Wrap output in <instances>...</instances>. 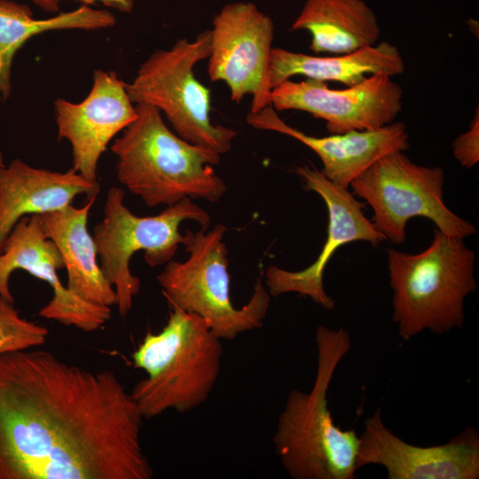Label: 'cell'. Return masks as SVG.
<instances>
[{"label": "cell", "instance_id": "25", "mask_svg": "<svg viewBox=\"0 0 479 479\" xmlns=\"http://www.w3.org/2000/svg\"><path fill=\"white\" fill-rule=\"evenodd\" d=\"M61 0H32V2L44 12H53L59 9Z\"/></svg>", "mask_w": 479, "mask_h": 479}, {"label": "cell", "instance_id": "10", "mask_svg": "<svg viewBox=\"0 0 479 479\" xmlns=\"http://www.w3.org/2000/svg\"><path fill=\"white\" fill-rule=\"evenodd\" d=\"M208 73L222 81L232 100L252 95L250 112L271 105L270 66L274 23L251 2L225 4L213 20Z\"/></svg>", "mask_w": 479, "mask_h": 479}, {"label": "cell", "instance_id": "19", "mask_svg": "<svg viewBox=\"0 0 479 479\" xmlns=\"http://www.w3.org/2000/svg\"><path fill=\"white\" fill-rule=\"evenodd\" d=\"M404 59L395 45L381 42L356 51L321 57L272 48L270 85L273 87L294 75L323 82L334 81L346 86L357 84L365 75H400L404 71Z\"/></svg>", "mask_w": 479, "mask_h": 479}, {"label": "cell", "instance_id": "12", "mask_svg": "<svg viewBox=\"0 0 479 479\" xmlns=\"http://www.w3.org/2000/svg\"><path fill=\"white\" fill-rule=\"evenodd\" d=\"M295 172L305 188L317 192L326 203L327 237L318 258L308 267L294 271L269 266L264 274V286L271 296L296 293L332 310L335 302L326 292L323 277L336 250L354 241H366L376 247L386 239L365 216L364 203L348 189L336 185L321 170L308 165L296 167Z\"/></svg>", "mask_w": 479, "mask_h": 479}, {"label": "cell", "instance_id": "9", "mask_svg": "<svg viewBox=\"0 0 479 479\" xmlns=\"http://www.w3.org/2000/svg\"><path fill=\"white\" fill-rule=\"evenodd\" d=\"M444 174L440 167L412 162L404 151L387 153L350 184L352 193L373 209L374 227L394 244L406 240L407 222L421 216L448 235L465 239L476 233L473 224L444 201Z\"/></svg>", "mask_w": 479, "mask_h": 479}, {"label": "cell", "instance_id": "22", "mask_svg": "<svg viewBox=\"0 0 479 479\" xmlns=\"http://www.w3.org/2000/svg\"><path fill=\"white\" fill-rule=\"evenodd\" d=\"M48 334L44 326L22 318L14 303L0 295V353L38 348Z\"/></svg>", "mask_w": 479, "mask_h": 479}, {"label": "cell", "instance_id": "26", "mask_svg": "<svg viewBox=\"0 0 479 479\" xmlns=\"http://www.w3.org/2000/svg\"><path fill=\"white\" fill-rule=\"evenodd\" d=\"M4 165L5 164H4V154L0 150V167L4 166Z\"/></svg>", "mask_w": 479, "mask_h": 479}, {"label": "cell", "instance_id": "8", "mask_svg": "<svg viewBox=\"0 0 479 479\" xmlns=\"http://www.w3.org/2000/svg\"><path fill=\"white\" fill-rule=\"evenodd\" d=\"M210 30L193 41L177 40L169 50H159L143 62L126 90L131 101L148 104L163 113L183 139L228 153L238 132L210 120V90L194 75V66L210 54Z\"/></svg>", "mask_w": 479, "mask_h": 479}, {"label": "cell", "instance_id": "14", "mask_svg": "<svg viewBox=\"0 0 479 479\" xmlns=\"http://www.w3.org/2000/svg\"><path fill=\"white\" fill-rule=\"evenodd\" d=\"M357 464L383 466L388 479H477L479 434L467 426L446 444L416 446L387 428L377 409L364 421Z\"/></svg>", "mask_w": 479, "mask_h": 479}, {"label": "cell", "instance_id": "6", "mask_svg": "<svg viewBox=\"0 0 479 479\" xmlns=\"http://www.w3.org/2000/svg\"><path fill=\"white\" fill-rule=\"evenodd\" d=\"M226 228L186 230L185 261H169L157 276L171 309H179L204 319L222 341L261 328L268 313L271 295L261 279L254 285L248 302L235 308L230 295Z\"/></svg>", "mask_w": 479, "mask_h": 479}, {"label": "cell", "instance_id": "1", "mask_svg": "<svg viewBox=\"0 0 479 479\" xmlns=\"http://www.w3.org/2000/svg\"><path fill=\"white\" fill-rule=\"evenodd\" d=\"M144 419L110 370L0 353V479H151Z\"/></svg>", "mask_w": 479, "mask_h": 479}, {"label": "cell", "instance_id": "23", "mask_svg": "<svg viewBox=\"0 0 479 479\" xmlns=\"http://www.w3.org/2000/svg\"><path fill=\"white\" fill-rule=\"evenodd\" d=\"M456 160L466 169H471L479 161V112L470 123L468 130L460 134L452 143Z\"/></svg>", "mask_w": 479, "mask_h": 479}, {"label": "cell", "instance_id": "3", "mask_svg": "<svg viewBox=\"0 0 479 479\" xmlns=\"http://www.w3.org/2000/svg\"><path fill=\"white\" fill-rule=\"evenodd\" d=\"M135 106L136 119L111 145L119 182L150 208L185 198L219 201L227 191L213 168L221 154L172 132L154 106Z\"/></svg>", "mask_w": 479, "mask_h": 479}, {"label": "cell", "instance_id": "13", "mask_svg": "<svg viewBox=\"0 0 479 479\" xmlns=\"http://www.w3.org/2000/svg\"><path fill=\"white\" fill-rule=\"evenodd\" d=\"M62 269L61 255L45 235L41 216H26L12 228L0 253V295L14 303L10 279L13 271L23 270L52 289L51 300L39 310L41 317L83 332L101 328L111 318V308L84 301L69 291L57 273Z\"/></svg>", "mask_w": 479, "mask_h": 479}, {"label": "cell", "instance_id": "24", "mask_svg": "<svg viewBox=\"0 0 479 479\" xmlns=\"http://www.w3.org/2000/svg\"><path fill=\"white\" fill-rule=\"evenodd\" d=\"M83 4H95L101 3L104 5L111 8L118 9L122 12H130L133 7V0H76Z\"/></svg>", "mask_w": 479, "mask_h": 479}, {"label": "cell", "instance_id": "18", "mask_svg": "<svg viewBox=\"0 0 479 479\" xmlns=\"http://www.w3.org/2000/svg\"><path fill=\"white\" fill-rule=\"evenodd\" d=\"M96 198L97 195L88 197L80 208L71 204L40 216L45 235L61 255L68 290L84 301L111 308L115 306V291L101 271L96 244L87 229L88 216Z\"/></svg>", "mask_w": 479, "mask_h": 479}, {"label": "cell", "instance_id": "5", "mask_svg": "<svg viewBox=\"0 0 479 479\" xmlns=\"http://www.w3.org/2000/svg\"><path fill=\"white\" fill-rule=\"evenodd\" d=\"M475 259L464 239L437 228L420 253L388 249L392 321L403 340L425 330L443 334L463 327L465 299L476 289Z\"/></svg>", "mask_w": 479, "mask_h": 479}, {"label": "cell", "instance_id": "4", "mask_svg": "<svg viewBox=\"0 0 479 479\" xmlns=\"http://www.w3.org/2000/svg\"><path fill=\"white\" fill-rule=\"evenodd\" d=\"M222 340L200 317L171 309L163 328L148 332L132 354L146 377L130 390L145 419L189 412L209 397L221 372Z\"/></svg>", "mask_w": 479, "mask_h": 479}, {"label": "cell", "instance_id": "21", "mask_svg": "<svg viewBox=\"0 0 479 479\" xmlns=\"http://www.w3.org/2000/svg\"><path fill=\"white\" fill-rule=\"evenodd\" d=\"M115 22L111 12L88 4L50 19L36 20L27 5L0 0V101L11 96L14 56L31 37L57 29L98 30L113 27Z\"/></svg>", "mask_w": 479, "mask_h": 479}, {"label": "cell", "instance_id": "15", "mask_svg": "<svg viewBox=\"0 0 479 479\" xmlns=\"http://www.w3.org/2000/svg\"><path fill=\"white\" fill-rule=\"evenodd\" d=\"M59 139L72 149V169L91 182L98 181V164L114 137L137 117L124 82L115 72L95 70L87 97L79 103L54 101Z\"/></svg>", "mask_w": 479, "mask_h": 479}, {"label": "cell", "instance_id": "17", "mask_svg": "<svg viewBox=\"0 0 479 479\" xmlns=\"http://www.w3.org/2000/svg\"><path fill=\"white\" fill-rule=\"evenodd\" d=\"M98 182H91L73 169L51 171L13 159L0 167V253L15 224L24 216L42 215L72 204L81 194L98 195Z\"/></svg>", "mask_w": 479, "mask_h": 479}, {"label": "cell", "instance_id": "20", "mask_svg": "<svg viewBox=\"0 0 479 479\" xmlns=\"http://www.w3.org/2000/svg\"><path fill=\"white\" fill-rule=\"evenodd\" d=\"M292 29L310 33L313 52L335 55L375 45L381 35L374 12L363 0H306Z\"/></svg>", "mask_w": 479, "mask_h": 479}, {"label": "cell", "instance_id": "2", "mask_svg": "<svg viewBox=\"0 0 479 479\" xmlns=\"http://www.w3.org/2000/svg\"><path fill=\"white\" fill-rule=\"evenodd\" d=\"M315 341L313 386L309 392H289L277 420L273 447L293 479H355L359 436L334 424L327 400L336 368L350 349V336L342 327L318 326Z\"/></svg>", "mask_w": 479, "mask_h": 479}, {"label": "cell", "instance_id": "11", "mask_svg": "<svg viewBox=\"0 0 479 479\" xmlns=\"http://www.w3.org/2000/svg\"><path fill=\"white\" fill-rule=\"evenodd\" d=\"M391 78L371 75L343 90L315 79H288L272 88L271 103L276 111L299 110L326 121L331 134L375 130L393 122L402 110L403 90Z\"/></svg>", "mask_w": 479, "mask_h": 479}, {"label": "cell", "instance_id": "16", "mask_svg": "<svg viewBox=\"0 0 479 479\" xmlns=\"http://www.w3.org/2000/svg\"><path fill=\"white\" fill-rule=\"evenodd\" d=\"M246 121L255 129L289 136L310 148L322 161L323 175L344 189L382 156L394 151L404 152L409 147L408 133L402 122L375 130L314 137L287 124L271 105L249 112Z\"/></svg>", "mask_w": 479, "mask_h": 479}, {"label": "cell", "instance_id": "7", "mask_svg": "<svg viewBox=\"0 0 479 479\" xmlns=\"http://www.w3.org/2000/svg\"><path fill=\"white\" fill-rule=\"evenodd\" d=\"M186 220L208 230L211 218L190 198L168 206L158 215L138 216L125 206L122 189L108 190L103 219L94 226L92 237L101 271L115 291V306L122 317L130 312L141 287L140 279L130 268L133 255L144 251L145 263L153 268L166 264L184 243L179 227Z\"/></svg>", "mask_w": 479, "mask_h": 479}]
</instances>
